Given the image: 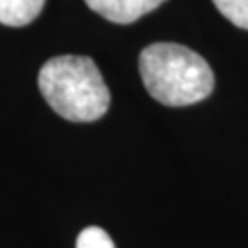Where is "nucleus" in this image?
I'll list each match as a JSON object with an SVG mask.
<instances>
[{"mask_svg":"<svg viewBox=\"0 0 248 248\" xmlns=\"http://www.w3.org/2000/svg\"><path fill=\"white\" fill-rule=\"evenodd\" d=\"M37 85L50 108L64 120L93 122L110 108V89L97 64L87 56L50 58L40 68Z\"/></svg>","mask_w":248,"mask_h":248,"instance_id":"obj_2","label":"nucleus"},{"mask_svg":"<svg viewBox=\"0 0 248 248\" xmlns=\"http://www.w3.org/2000/svg\"><path fill=\"white\" fill-rule=\"evenodd\" d=\"M85 2L93 13L102 15L104 19L118 25H128L145 17L147 13L155 11L166 0H85Z\"/></svg>","mask_w":248,"mask_h":248,"instance_id":"obj_3","label":"nucleus"},{"mask_svg":"<svg viewBox=\"0 0 248 248\" xmlns=\"http://www.w3.org/2000/svg\"><path fill=\"white\" fill-rule=\"evenodd\" d=\"M223 17L240 29H248V0H213Z\"/></svg>","mask_w":248,"mask_h":248,"instance_id":"obj_5","label":"nucleus"},{"mask_svg":"<svg viewBox=\"0 0 248 248\" xmlns=\"http://www.w3.org/2000/svg\"><path fill=\"white\" fill-rule=\"evenodd\" d=\"M145 89L164 106L182 108L211 95L215 77L207 60L180 44H151L139 56Z\"/></svg>","mask_w":248,"mask_h":248,"instance_id":"obj_1","label":"nucleus"},{"mask_svg":"<svg viewBox=\"0 0 248 248\" xmlns=\"http://www.w3.org/2000/svg\"><path fill=\"white\" fill-rule=\"evenodd\" d=\"M77 248H116V246L106 230L91 226V228H85L79 234V238H77Z\"/></svg>","mask_w":248,"mask_h":248,"instance_id":"obj_6","label":"nucleus"},{"mask_svg":"<svg viewBox=\"0 0 248 248\" xmlns=\"http://www.w3.org/2000/svg\"><path fill=\"white\" fill-rule=\"evenodd\" d=\"M46 0H0V23L6 27H25L40 17Z\"/></svg>","mask_w":248,"mask_h":248,"instance_id":"obj_4","label":"nucleus"}]
</instances>
